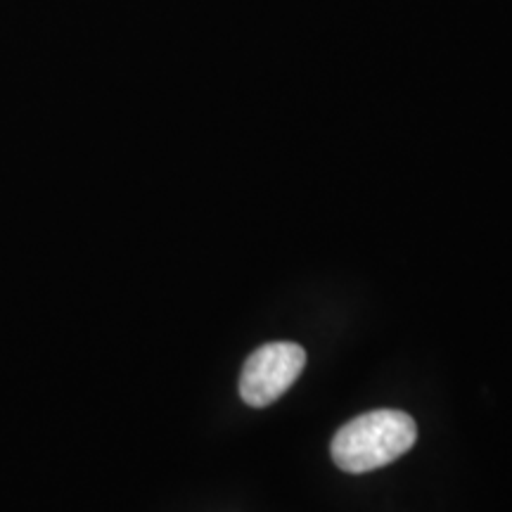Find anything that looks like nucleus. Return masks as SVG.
<instances>
[{
  "mask_svg": "<svg viewBox=\"0 0 512 512\" xmlns=\"http://www.w3.org/2000/svg\"><path fill=\"white\" fill-rule=\"evenodd\" d=\"M306 351L294 342H271L254 351L240 375V396L247 406L266 408L297 382Z\"/></svg>",
  "mask_w": 512,
  "mask_h": 512,
  "instance_id": "nucleus-2",
  "label": "nucleus"
},
{
  "mask_svg": "<svg viewBox=\"0 0 512 512\" xmlns=\"http://www.w3.org/2000/svg\"><path fill=\"white\" fill-rule=\"evenodd\" d=\"M418 439V425L408 413L380 408L349 420L332 439V460L349 475H363L399 460Z\"/></svg>",
  "mask_w": 512,
  "mask_h": 512,
  "instance_id": "nucleus-1",
  "label": "nucleus"
}]
</instances>
